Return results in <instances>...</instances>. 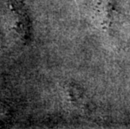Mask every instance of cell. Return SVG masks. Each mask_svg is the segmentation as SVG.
I'll use <instances>...</instances> for the list:
<instances>
[{
  "mask_svg": "<svg viewBox=\"0 0 130 129\" xmlns=\"http://www.w3.org/2000/svg\"><path fill=\"white\" fill-rule=\"evenodd\" d=\"M11 13H13V29L18 33L19 36L24 39L29 34V21L27 13L19 4H13L10 5Z\"/></svg>",
  "mask_w": 130,
  "mask_h": 129,
  "instance_id": "1",
  "label": "cell"
},
{
  "mask_svg": "<svg viewBox=\"0 0 130 129\" xmlns=\"http://www.w3.org/2000/svg\"><path fill=\"white\" fill-rule=\"evenodd\" d=\"M8 117H9V112H8L7 108L0 105V124L5 122Z\"/></svg>",
  "mask_w": 130,
  "mask_h": 129,
  "instance_id": "2",
  "label": "cell"
}]
</instances>
